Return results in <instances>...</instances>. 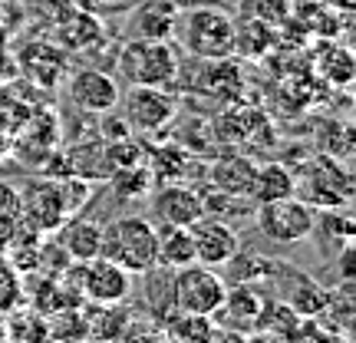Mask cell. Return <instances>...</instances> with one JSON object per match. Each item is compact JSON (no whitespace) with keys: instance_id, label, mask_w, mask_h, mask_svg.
Here are the masks:
<instances>
[{"instance_id":"6da1fadb","label":"cell","mask_w":356,"mask_h":343,"mask_svg":"<svg viewBox=\"0 0 356 343\" xmlns=\"http://www.w3.org/2000/svg\"><path fill=\"white\" fill-rule=\"evenodd\" d=\"M102 257L126 267L129 274H149L159 267V244H155V225L142 215H122L113 225L102 228Z\"/></svg>"},{"instance_id":"83f0119b","label":"cell","mask_w":356,"mask_h":343,"mask_svg":"<svg viewBox=\"0 0 356 343\" xmlns=\"http://www.w3.org/2000/svg\"><path fill=\"white\" fill-rule=\"evenodd\" d=\"M106 159L109 166L115 168H132V166H145V145L126 136V139H115V142H106Z\"/></svg>"},{"instance_id":"7c38bea8","label":"cell","mask_w":356,"mask_h":343,"mask_svg":"<svg viewBox=\"0 0 356 343\" xmlns=\"http://www.w3.org/2000/svg\"><path fill=\"white\" fill-rule=\"evenodd\" d=\"M280 291H284V304H291V310L300 317H323L327 301H330V291L323 284H317L307 274H297V271L287 274V284Z\"/></svg>"},{"instance_id":"8992f818","label":"cell","mask_w":356,"mask_h":343,"mask_svg":"<svg viewBox=\"0 0 356 343\" xmlns=\"http://www.w3.org/2000/svg\"><path fill=\"white\" fill-rule=\"evenodd\" d=\"M257 231L274 244H300L317 231V208L304 198H277L257 205Z\"/></svg>"},{"instance_id":"277c9868","label":"cell","mask_w":356,"mask_h":343,"mask_svg":"<svg viewBox=\"0 0 356 343\" xmlns=\"http://www.w3.org/2000/svg\"><path fill=\"white\" fill-rule=\"evenodd\" d=\"M119 70L129 86H172L178 79V56L168 40L132 37L119 53Z\"/></svg>"},{"instance_id":"5bb4252c","label":"cell","mask_w":356,"mask_h":343,"mask_svg":"<svg viewBox=\"0 0 356 343\" xmlns=\"http://www.w3.org/2000/svg\"><path fill=\"white\" fill-rule=\"evenodd\" d=\"M261 307H264V301H261L254 284H228L225 304H221V310H218L215 317L228 320V324L241 327V330H254Z\"/></svg>"},{"instance_id":"484cf974","label":"cell","mask_w":356,"mask_h":343,"mask_svg":"<svg viewBox=\"0 0 356 343\" xmlns=\"http://www.w3.org/2000/svg\"><path fill=\"white\" fill-rule=\"evenodd\" d=\"M113 185L119 191V198H142L145 191L152 189L155 175L149 172L145 166H132V168H115L113 175Z\"/></svg>"},{"instance_id":"603a6c76","label":"cell","mask_w":356,"mask_h":343,"mask_svg":"<svg viewBox=\"0 0 356 343\" xmlns=\"http://www.w3.org/2000/svg\"><path fill=\"white\" fill-rule=\"evenodd\" d=\"M145 162L149 172L162 182H178V175L188 166V152L178 145H159V149H145Z\"/></svg>"},{"instance_id":"e0dca14e","label":"cell","mask_w":356,"mask_h":343,"mask_svg":"<svg viewBox=\"0 0 356 343\" xmlns=\"http://www.w3.org/2000/svg\"><path fill=\"white\" fill-rule=\"evenodd\" d=\"M155 244H159V264L162 267H185L195 261V238L188 225H162L155 228Z\"/></svg>"},{"instance_id":"ac0fdd59","label":"cell","mask_w":356,"mask_h":343,"mask_svg":"<svg viewBox=\"0 0 356 343\" xmlns=\"http://www.w3.org/2000/svg\"><path fill=\"white\" fill-rule=\"evenodd\" d=\"M254 162L244 159V155H228V159H218L211 166V185L225 195H241L248 198L251 191V178H254Z\"/></svg>"},{"instance_id":"4316f807","label":"cell","mask_w":356,"mask_h":343,"mask_svg":"<svg viewBox=\"0 0 356 343\" xmlns=\"http://www.w3.org/2000/svg\"><path fill=\"white\" fill-rule=\"evenodd\" d=\"M293 13V0H241V17L280 26Z\"/></svg>"},{"instance_id":"9a60e30c","label":"cell","mask_w":356,"mask_h":343,"mask_svg":"<svg viewBox=\"0 0 356 343\" xmlns=\"http://www.w3.org/2000/svg\"><path fill=\"white\" fill-rule=\"evenodd\" d=\"M83 317H86V330L92 340H115V337H126L132 314L122 304H83Z\"/></svg>"},{"instance_id":"9c48e42d","label":"cell","mask_w":356,"mask_h":343,"mask_svg":"<svg viewBox=\"0 0 356 343\" xmlns=\"http://www.w3.org/2000/svg\"><path fill=\"white\" fill-rule=\"evenodd\" d=\"M191 228L195 238V261L208 267L228 264L231 257L238 255V231L231 228L225 218H198Z\"/></svg>"},{"instance_id":"52a82bcc","label":"cell","mask_w":356,"mask_h":343,"mask_svg":"<svg viewBox=\"0 0 356 343\" xmlns=\"http://www.w3.org/2000/svg\"><path fill=\"white\" fill-rule=\"evenodd\" d=\"M175 113L178 99L168 86H129L122 96V119L136 132H162Z\"/></svg>"},{"instance_id":"d6986e66","label":"cell","mask_w":356,"mask_h":343,"mask_svg":"<svg viewBox=\"0 0 356 343\" xmlns=\"http://www.w3.org/2000/svg\"><path fill=\"white\" fill-rule=\"evenodd\" d=\"M165 337L181 340V343H204V340H218V337H225V330L215 327V317L172 310V314H168V324H165Z\"/></svg>"},{"instance_id":"4fadbf2b","label":"cell","mask_w":356,"mask_h":343,"mask_svg":"<svg viewBox=\"0 0 356 343\" xmlns=\"http://www.w3.org/2000/svg\"><path fill=\"white\" fill-rule=\"evenodd\" d=\"M178 26L175 0H145L132 13V33L142 40H168Z\"/></svg>"},{"instance_id":"3957f363","label":"cell","mask_w":356,"mask_h":343,"mask_svg":"<svg viewBox=\"0 0 356 343\" xmlns=\"http://www.w3.org/2000/svg\"><path fill=\"white\" fill-rule=\"evenodd\" d=\"M293 195L314 205L317 212L323 208H350L353 202V175L337 155H314L300 172L293 175Z\"/></svg>"},{"instance_id":"f546056e","label":"cell","mask_w":356,"mask_h":343,"mask_svg":"<svg viewBox=\"0 0 356 343\" xmlns=\"http://www.w3.org/2000/svg\"><path fill=\"white\" fill-rule=\"evenodd\" d=\"M327 7H333L337 13H343V17H350L353 13V0H323Z\"/></svg>"},{"instance_id":"ffe728a7","label":"cell","mask_w":356,"mask_h":343,"mask_svg":"<svg viewBox=\"0 0 356 343\" xmlns=\"http://www.w3.org/2000/svg\"><path fill=\"white\" fill-rule=\"evenodd\" d=\"M274 43H277V26L251 17H241V24H234V53L241 56H264L274 50Z\"/></svg>"},{"instance_id":"cb8c5ba5","label":"cell","mask_w":356,"mask_h":343,"mask_svg":"<svg viewBox=\"0 0 356 343\" xmlns=\"http://www.w3.org/2000/svg\"><path fill=\"white\" fill-rule=\"evenodd\" d=\"M47 333L53 340H89L86 317H83V304L79 307H60L53 310V317H47Z\"/></svg>"},{"instance_id":"5b68a950","label":"cell","mask_w":356,"mask_h":343,"mask_svg":"<svg viewBox=\"0 0 356 343\" xmlns=\"http://www.w3.org/2000/svg\"><path fill=\"white\" fill-rule=\"evenodd\" d=\"M225 291H228V280L218 274L215 267L198 264L191 261L185 267H175V278H172V307L185 310V314H204V317H215L221 304H225Z\"/></svg>"},{"instance_id":"2e32d148","label":"cell","mask_w":356,"mask_h":343,"mask_svg":"<svg viewBox=\"0 0 356 343\" xmlns=\"http://www.w3.org/2000/svg\"><path fill=\"white\" fill-rule=\"evenodd\" d=\"M291 195H293V172L287 166H280V162H264V166L254 168L251 191H248V198L254 205L291 198Z\"/></svg>"},{"instance_id":"44dd1931","label":"cell","mask_w":356,"mask_h":343,"mask_svg":"<svg viewBox=\"0 0 356 343\" xmlns=\"http://www.w3.org/2000/svg\"><path fill=\"white\" fill-rule=\"evenodd\" d=\"M102 248V228L92 221H73L63 231V251L70 261H89Z\"/></svg>"},{"instance_id":"8fae6325","label":"cell","mask_w":356,"mask_h":343,"mask_svg":"<svg viewBox=\"0 0 356 343\" xmlns=\"http://www.w3.org/2000/svg\"><path fill=\"white\" fill-rule=\"evenodd\" d=\"M152 212L162 225H195L204 215V202L181 182H162V189L152 195Z\"/></svg>"},{"instance_id":"f1b7e54d","label":"cell","mask_w":356,"mask_h":343,"mask_svg":"<svg viewBox=\"0 0 356 343\" xmlns=\"http://www.w3.org/2000/svg\"><path fill=\"white\" fill-rule=\"evenodd\" d=\"M102 129H109V132H106V142H115V139H126V136H132V129H129L126 119H106V122H102Z\"/></svg>"},{"instance_id":"ba28073f","label":"cell","mask_w":356,"mask_h":343,"mask_svg":"<svg viewBox=\"0 0 356 343\" xmlns=\"http://www.w3.org/2000/svg\"><path fill=\"white\" fill-rule=\"evenodd\" d=\"M79 291H83V304H122L132 291V274L126 267H119L109 257H89L79 261Z\"/></svg>"},{"instance_id":"30bf717a","label":"cell","mask_w":356,"mask_h":343,"mask_svg":"<svg viewBox=\"0 0 356 343\" xmlns=\"http://www.w3.org/2000/svg\"><path fill=\"white\" fill-rule=\"evenodd\" d=\"M70 99L73 106H79L83 113H109L119 106V86H115V79L109 73H102V70H76L73 77H70Z\"/></svg>"},{"instance_id":"7a4b0ae2","label":"cell","mask_w":356,"mask_h":343,"mask_svg":"<svg viewBox=\"0 0 356 343\" xmlns=\"http://www.w3.org/2000/svg\"><path fill=\"white\" fill-rule=\"evenodd\" d=\"M234 17L225 13L221 7H211V3H195L185 10V17H178V33H181V43L191 56L198 60H228L234 53Z\"/></svg>"},{"instance_id":"4dcf8cb0","label":"cell","mask_w":356,"mask_h":343,"mask_svg":"<svg viewBox=\"0 0 356 343\" xmlns=\"http://www.w3.org/2000/svg\"><path fill=\"white\" fill-rule=\"evenodd\" d=\"M96 3H106V7H113V3H119V0H96Z\"/></svg>"},{"instance_id":"d4e9b609","label":"cell","mask_w":356,"mask_h":343,"mask_svg":"<svg viewBox=\"0 0 356 343\" xmlns=\"http://www.w3.org/2000/svg\"><path fill=\"white\" fill-rule=\"evenodd\" d=\"M3 337H13V340H43V337H50L47 333V314H37V310L10 314V320L3 324Z\"/></svg>"},{"instance_id":"7402d4cb","label":"cell","mask_w":356,"mask_h":343,"mask_svg":"<svg viewBox=\"0 0 356 343\" xmlns=\"http://www.w3.org/2000/svg\"><path fill=\"white\" fill-rule=\"evenodd\" d=\"M317 70L330 86L346 89L353 83V53L346 50V47H340V43H330L323 50V56H317Z\"/></svg>"}]
</instances>
